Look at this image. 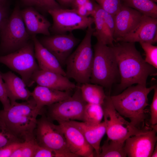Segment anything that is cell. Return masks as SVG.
<instances>
[{"mask_svg":"<svg viewBox=\"0 0 157 157\" xmlns=\"http://www.w3.org/2000/svg\"><path fill=\"white\" fill-rule=\"evenodd\" d=\"M120 42L110 46L119 70V88L124 90L135 84L146 86L148 77L157 75V69L145 61L136 49L135 43Z\"/></svg>","mask_w":157,"mask_h":157,"instance_id":"obj_1","label":"cell"},{"mask_svg":"<svg viewBox=\"0 0 157 157\" xmlns=\"http://www.w3.org/2000/svg\"><path fill=\"white\" fill-rule=\"evenodd\" d=\"M31 97L25 101H15L7 109L0 110V118L12 133L22 142L35 139L37 117L43 113Z\"/></svg>","mask_w":157,"mask_h":157,"instance_id":"obj_2","label":"cell"},{"mask_svg":"<svg viewBox=\"0 0 157 157\" xmlns=\"http://www.w3.org/2000/svg\"><path fill=\"white\" fill-rule=\"evenodd\" d=\"M156 85L147 88L137 84L126 88L122 93L110 96L115 108L122 116L128 118L134 126L140 129L144 126L146 118L145 109L149 105L148 96Z\"/></svg>","mask_w":157,"mask_h":157,"instance_id":"obj_3","label":"cell"},{"mask_svg":"<svg viewBox=\"0 0 157 157\" xmlns=\"http://www.w3.org/2000/svg\"><path fill=\"white\" fill-rule=\"evenodd\" d=\"M94 31L92 25L87 28L83 39L65 62L66 76L79 84L90 83L94 59L91 38Z\"/></svg>","mask_w":157,"mask_h":157,"instance_id":"obj_4","label":"cell"},{"mask_svg":"<svg viewBox=\"0 0 157 157\" xmlns=\"http://www.w3.org/2000/svg\"><path fill=\"white\" fill-rule=\"evenodd\" d=\"M94 59L90 83L110 88L120 76L117 63L110 46L98 42L94 47Z\"/></svg>","mask_w":157,"mask_h":157,"instance_id":"obj_5","label":"cell"},{"mask_svg":"<svg viewBox=\"0 0 157 157\" xmlns=\"http://www.w3.org/2000/svg\"><path fill=\"white\" fill-rule=\"evenodd\" d=\"M52 121L43 113L37 119L35 135L37 144L53 151L56 157H77L69 151L60 125Z\"/></svg>","mask_w":157,"mask_h":157,"instance_id":"obj_6","label":"cell"},{"mask_svg":"<svg viewBox=\"0 0 157 157\" xmlns=\"http://www.w3.org/2000/svg\"><path fill=\"white\" fill-rule=\"evenodd\" d=\"M108 139L125 142L129 137L142 133L147 129H140L126 120L116 110L110 96H106L101 105Z\"/></svg>","mask_w":157,"mask_h":157,"instance_id":"obj_7","label":"cell"},{"mask_svg":"<svg viewBox=\"0 0 157 157\" xmlns=\"http://www.w3.org/2000/svg\"><path fill=\"white\" fill-rule=\"evenodd\" d=\"M0 63L19 74L28 86L34 83L33 76L40 69L35 60L33 45L28 42L12 53L0 56Z\"/></svg>","mask_w":157,"mask_h":157,"instance_id":"obj_8","label":"cell"},{"mask_svg":"<svg viewBox=\"0 0 157 157\" xmlns=\"http://www.w3.org/2000/svg\"><path fill=\"white\" fill-rule=\"evenodd\" d=\"M1 47L5 52H12L22 48L28 43V33L18 6L14 9L1 30Z\"/></svg>","mask_w":157,"mask_h":157,"instance_id":"obj_9","label":"cell"},{"mask_svg":"<svg viewBox=\"0 0 157 157\" xmlns=\"http://www.w3.org/2000/svg\"><path fill=\"white\" fill-rule=\"evenodd\" d=\"M74 93L69 98L48 106L47 117L58 122L73 120L82 121L87 103L83 97L80 85H76Z\"/></svg>","mask_w":157,"mask_h":157,"instance_id":"obj_10","label":"cell"},{"mask_svg":"<svg viewBox=\"0 0 157 157\" xmlns=\"http://www.w3.org/2000/svg\"><path fill=\"white\" fill-rule=\"evenodd\" d=\"M48 11L53 19L51 30L57 34L71 32L76 30H84L94 22L92 17H82L74 8H60L49 9Z\"/></svg>","mask_w":157,"mask_h":157,"instance_id":"obj_11","label":"cell"},{"mask_svg":"<svg viewBox=\"0 0 157 157\" xmlns=\"http://www.w3.org/2000/svg\"><path fill=\"white\" fill-rule=\"evenodd\" d=\"M152 129L131 136L125 141L124 149L129 157H150L157 140V125Z\"/></svg>","mask_w":157,"mask_h":157,"instance_id":"obj_12","label":"cell"},{"mask_svg":"<svg viewBox=\"0 0 157 157\" xmlns=\"http://www.w3.org/2000/svg\"><path fill=\"white\" fill-rule=\"evenodd\" d=\"M42 38L40 41L42 45L57 59L62 66L79 42L71 32L69 34H57Z\"/></svg>","mask_w":157,"mask_h":157,"instance_id":"obj_13","label":"cell"},{"mask_svg":"<svg viewBox=\"0 0 157 157\" xmlns=\"http://www.w3.org/2000/svg\"><path fill=\"white\" fill-rule=\"evenodd\" d=\"M63 130L69 151L77 157L94 156V150L81 131L69 122H58Z\"/></svg>","mask_w":157,"mask_h":157,"instance_id":"obj_14","label":"cell"},{"mask_svg":"<svg viewBox=\"0 0 157 157\" xmlns=\"http://www.w3.org/2000/svg\"><path fill=\"white\" fill-rule=\"evenodd\" d=\"M117 41L154 44L157 41V18L143 15L136 26L128 33L116 39Z\"/></svg>","mask_w":157,"mask_h":157,"instance_id":"obj_15","label":"cell"},{"mask_svg":"<svg viewBox=\"0 0 157 157\" xmlns=\"http://www.w3.org/2000/svg\"><path fill=\"white\" fill-rule=\"evenodd\" d=\"M143 15L137 10L122 3L114 15L115 30L113 37L115 40L133 29L141 19Z\"/></svg>","mask_w":157,"mask_h":157,"instance_id":"obj_16","label":"cell"},{"mask_svg":"<svg viewBox=\"0 0 157 157\" xmlns=\"http://www.w3.org/2000/svg\"><path fill=\"white\" fill-rule=\"evenodd\" d=\"M32 79L38 85L60 91L72 90L76 87V85L65 76L40 69L35 73Z\"/></svg>","mask_w":157,"mask_h":157,"instance_id":"obj_17","label":"cell"},{"mask_svg":"<svg viewBox=\"0 0 157 157\" xmlns=\"http://www.w3.org/2000/svg\"><path fill=\"white\" fill-rule=\"evenodd\" d=\"M11 104L17 100L26 101L31 97V92L26 87L23 80L9 71L1 73Z\"/></svg>","mask_w":157,"mask_h":157,"instance_id":"obj_18","label":"cell"},{"mask_svg":"<svg viewBox=\"0 0 157 157\" xmlns=\"http://www.w3.org/2000/svg\"><path fill=\"white\" fill-rule=\"evenodd\" d=\"M72 90L62 91L38 85L31 92L37 108L42 110L44 107L66 99L72 95Z\"/></svg>","mask_w":157,"mask_h":157,"instance_id":"obj_19","label":"cell"},{"mask_svg":"<svg viewBox=\"0 0 157 157\" xmlns=\"http://www.w3.org/2000/svg\"><path fill=\"white\" fill-rule=\"evenodd\" d=\"M22 16L29 35L42 34L49 36L50 22L43 16L31 7L21 10Z\"/></svg>","mask_w":157,"mask_h":157,"instance_id":"obj_20","label":"cell"},{"mask_svg":"<svg viewBox=\"0 0 157 157\" xmlns=\"http://www.w3.org/2000/svg\"><path fill=\"white\" fill-rule=\"evenodd\" d=\"M32 39L34 47L35 56L40 69L58 73L66 76L65 72L56 58L44 47L33 35Z\"/></svg>","mask_w":157,"mask_h":157,"instance_id":"obj_21","label":"cell"},{"mask_svg":"<svg viewBox=\"0 0 157 157\" xmlns=\"http://www.w3.org/2000/svg\"><path fill=\"white\" fill-rule=\"evenodd\" d=\"M69 122L81 131L87 142L94 149V156L98 157L100 152L101 140L106 133L104 121L94 125L75 120Z\"/></svg>","mask_w":157,"mask_h":157,"instance_id":"obj_22","label":"cell"},{"mask_svg":"<svg viewBox=\"0 0 157 157\" xmlns=\"http://www.w3.org/2000/svg\"><path fill=\"white\" fill-rule=\"evenodd\" d=\"M95 11L91 16L94 19L95 28L92 36H95L97 42L109 46L113 45L115 41L104 21L102 13L103 9L96 2H94Z\"/></svg>","mask_w":157,"mask_h":157,"instance_id":"obj_23","label":"cell"},{"mask_svg":"<svg viewBox=\"0 0 157 157\" xmlns=\"http://www.w3.org/2000/svg\"><path fill=\"white\" fill-rule=\"evenodd\" d=\"M79 85L83 97L87 103L102 105L106 96L103 87L90 83Z\"/></svg>","mask_w":157,"mask_h":157,"instance_id":"obj_24","label":"cell"},{"mask_svg":"<svg viewBox=\"0 0 157 157\" xmlns=\"http://www.w3.org/2000/svg\"><path fill=\"white\" fill-rule=\"evenodd\" d=\"M124 5L133 8L142 15L157 18V5L150 0H121Z\"/></svg>","mask_w":157,"mask_h":157,"instance_id":"obj_25","label":"cell"},{"mask_svg":"<svg viewBox=\"0 0 157 157\" xmlns=\"http://www.w3.org/2000/svg\"><path fill=\"white\" fill-rule=\"evenodd\" d=\"M125 142H120L107 138L100 148L98 157H125Z\"/></svg>","mask_w":157,"mask_h":157,"instance_id":"obj_26","label":"cell"},{"mask_svg":"<svg viewBox=\"0 0 157 157\" xmlns=\"http://www.w3.org/2000/svg\"><path fill=\"white\" fill-rule=\"evenodd\" d=\"M103 116L101 105L87 103L83 111L82 121L90 125H97L101 122Z\"/></svg>","mask_w":157,"mask_h":157,"instance_id":"obj_27","label":"cell"},{"mask_svg":"<svg viewBox=\"0 0 157 157\" xmlns=\"http://www.w3.org/2000/svg\"><path fill=\"white\" fill-rule=\"evenodd\" d=\"M38 146L35 139L25 141L10 157H34Z\"/></svg>","mask_w":157,"mask_h":157,"instance_id":"obj_28","label":"cell"},{"mask_svg":"<svg viewBox=\"0 0 157 157\" xmlns=\"http://www.w3.org/2000/svg\"><path fill=\"white\" fill-rule=\"evenodd\" d=\"M145 54V61L157 68V47L145 42H140Z\"/></svg>","mask_w":157,"mask_h":157,"instance_id":"obj_29","label":"cell"},{"mask_svg":"<svg viewBox=\"0 0 157 157\" xmlns=\"http://www.w3.org/2000/svg\"><path fill=\"white\" fill-rule=\"evenodd\" d=\"M15 142H22L16 137L0 118V148Z\"/></svg>","mask_w":157,"mask_h":157,"instance_id":"obj_30","label":"cell"},{"mask_svg":"<svg viewBox=\"0 0 157 157\" xmlns=\"http://www.w3.org/2000/svg\"><path fill=\"white\" fill-rule=\"evenodd\" d=\"M100 6L107 12L115 15L122 3L121 0H94Z\"/></svg>","mask_w":157,"mask_h":157,"instance_id":"obj_31","label":"cell"},{"mask_svg":"<svg viewBox=\"0 0 157 157\" xmlns=\"http://www.w3.org/2000/svg\"><path fill=\"white\" fill-rule=\"evenodd\" d=\"M0 101L1 103L3 109L6 110L11 106V103L8 97L4 81L0 72Z\"/></svg>","mask_w":157,"mask_h":157,"instance_id":"obj_32","label":"cell"},{"mask_svg":"<svg viewBox=\"0 0 157 157\" xmlns=\"http://www.w3.org/2000/svg\"><path fill=\"white\" fill-rule=\"evenodd\" d=\"M153 100L150 106V122L152 126L157 124V87L156 85L154 89Z\"/></svg>","mask_w":157,"mask_h":157,"instance_id":"obj_33","label":"cell"},{"mask_svg":"<svg viewBox=\"0 0 157 157\" xmlns=\"http://www.w3.org/2000/svg\"><path fill=\"white\" fill-rule=\"evenodd\" d=\"M23 142H13L0 148V157H10L13 152L21 146Z\"/></svg>","mask_w":157,"mask_h":157,"instance_id":"obj_34","label":"cell"},{"mask_svg":"<svg viewBox=\"0 0 157 157\" xmlns=\"http://www.w3.org/2000/svg\"><path fill=\"white\" fill-rule=\"evenodd\" d=\"M8 6L6 0H0V31L6 22L8 16Z\"/></svg>","mask_w":157,"mask_h":157,"instance_id":"obj_35","label":"cell"},{"mask_svg":"<svg viewBox=\"0 0 157 157\" xmlns=\"http://www.w3.org/2000/svg\"><path fill=\"white\" fill-rule=\"evenodd\" d=\"M102 13L105 23L110 33L113 37L115 27L114 15L107 12L103 9Z\"/></svg>","mask_w":157,"mask_h":157,"instance_id":"obj_36","label":"cell"},{"mask_svg":"<svg viewBox=\"0 0 157 157\" xmlns=\"http://www.w3.org/2000/svg\"><path fill=\"white\" fill-rule=\"evenodd\" d=\"M34 157H56V154L52 151L38 145Z\"/></svg>","mask_w":157,"mask_h":157,"instance_id":"obj_37","label":"cell"},{"mask_svg":"<svg viewBox=\"0 0 157 157\" xmlns=\"http://www.w3.org/2000/svg\"><path fill=\"white\" fill-rule=\"evenodd\" d=\"M46 9H57L61 8L56 0H42Z\"/></svg>","mask_w":157,"mask_h":157,"instance_id":"obj_38","label":"cell"},{"mask_svg":"<svg viewBox=\"0 0 157 157\" xmlns=\"http://www.w3.org/2000/svg\"><path fill=\"white\" fill-rule=\"evenodd\" d=\"M22 0L27 5L29 6H35L40 8L46 9L42 0Z\"/></svg>","mask_w":157,"mask_h":157,"instance_id":"obj_39","label":"cell"},{"mask_svg":"<svg viewBox=\"0 0 157 157\" xmlns=\"http://www.w3.org/2000/svg\"><path fill=\"white\" fill-rule=\"evenodd\" d=\"M84 6L90 15L92 16L95 11L94 2L91 0H87Z\"/></svg>","mask_w":157,"mask_h":157,"instance_id":"obj_40","label":"cell"},{"mask_svg":"<svg viewBox=\"0 0 157 157\" xmlns=\"http://www.w3.org/2000/svg\"><path fill=\"white\" fill-rule=\"evenodd\" d=\"M73 8L75 9L77 13L82 17H87L90 15L84 5L79 6Z\"/></svg>","mask_w":157,"mask_h":157,"instance_id":"obj_41","label":"cell"},{"mask_svg":"<svg viewBox=\"0 0 157 157\" xmlns=\"http://www.w3.org/2000/svg\"><path fill=\"white\" fill-rule=\"evenodd\" d=\"M87 0H74L72 4L73 5V8H75L77 7L84 5Z\"/></svg>","mask_w":157,"mask_h":157,"instance_id":"obj_42","label":"cell"},{"mask_svg":"<svg viewBox=\"0 0 157 157\" xmlns=\"http://www.w3.org/2000/svg\"><path fill=\"white\" fill-rule=\"evenodd\" d=\"M151 157H157V144L155 146L154 149L152 152L151 156Z\"/></svg>","mask_w":157,"mask_h":157,"instance_id":"obj_43","label":"cell"},{"mask_svg":"<svg viewBox=\"0 0 157 157\" xmlns=\"http://www.w3.org/2000/svg\"><path fill=\"white\" fill-rule=\"evenodd\" d=\"M60 3L63 5H66V3L67 0H57Z\"/></svg>","mask_w":157,"mask_h":157,"instance_id":"obj_44","label":"cell"},{"mask_svg":"<svg viewBox=\"0 0 157 157\" xmlns=\"http://www.w3.org/2000/svg\"><path fill=\"white\" fill-rule=\"evenodd\" d=\"M74 1V0H67L66 5L72 4Z\"/></svg>","mask_w":157,"mask_h":157,"instance_id":"obj_45","label":"cell"},{"mask_svg":"<svg viewBox=\"0 0 157 157\" xmlns=\"http://www.w3.org/2000/svg\"><path fill=\"white\" fill-rule=\"evenodd\" d=\"M154 2V3H156L157 2V0H150Z\"/></svg>","mask_w":157,"mask_h":157,"instance_id":"obj_46","label":"cell"}]
</instances>
